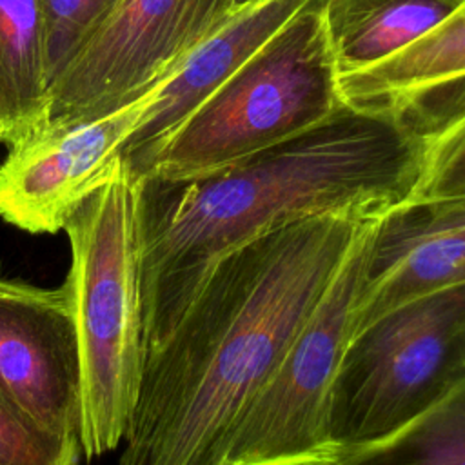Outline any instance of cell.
<instances>
[{
	"label": "cell",
	"mask_w": 465,
	"mask_h": 465,
	"mask_svg": "<svg viewBox=\"0 0 465 465\" xmlns=\"http://www.w3.org/2000/svg\"><path fill=\"white\" fill-rule=\"evenodd\" d=\"M425 147L401 113L347 102L322 124L218 169L131 176L145 351L167 338L234 249L298 218L376 216L411 198Z\"/></svg>",
	"instance_id": "obj_1"
},
{
	"label": "cell",
	"mask_w": 465,
	"mask_h": 465,
	"mask_svg": "<svg viewBox=\"0 0 465 465\" xmlns=\"http://www.w3.org/2000/svg\"><path fill=\"white\" fill-rule=\"evenodd\" d=\"M372 218H298L223 256L145 351L118 465H225L242 416Z\"/></svg>",
	"instance_id": "obj_2"
},
{
	"label": "cell",
	"mask_w": 465,
	"mask_h": 465,
	"mask_svg": "<svg viewBox=\"0 0 465 465\" xmlns=\"http://www.w3.org/2000/svg\"><path fill=\"white\" fill-rule=\"evenodd\" d=\"M64 287L78 340L82 454L114 450L125 434L145 360L134 225V182L124 158L64 225Z\"/></svg>",
	"instance_id": "obj_3"
},
{
	"label": "cell",
	"mask_w": 465,
	"mask_h": 465,
	"mask_svg": "<svg viewBox=\"0 0 465 465\" xmlns=\"http://www.w3.org/2000/svg\"><path fill=\"white\" fill-rule=\"evenodd\" d=\"M325 0H307L180 127L133 178L193 176L292 138L347 104L329 42Z\"/></svg>",
	"instance_id": "obj_4"
},
{
	"label": "cell",
	"mask_w": 465,
	"mask_h": 465,
	"mask_svg": "<svg viewBox=\"0 0 465 465\" xmlns=\"http://www.w3.org/2000/svg\"><path fill=\"white\" fill-rule=\"evenodd\" d=\"M461 381L465 283L411 300L351 336L332 385L329 436L340 454L378 441Z\"/></svg>",
	"instance_id": "obj_5"
},
{
	"label": "cell",
	"mask_w": 465,
	"mask_h": 465,
	"mask_svg": "<svg viewBox=\"0 0 465 465\" xmlns=\"http://www.w3.org/2000/svg\"><path fill=\"white\" fill-rule=\"evenodd\" d=\"M371 222L242 416L225 465H327L338 458L340 450L329 436L331 396L354 334Z\"/></svg>",
	"instance_id": "obj_6"
},
{
	"label": "cell",
	"mask_w": 465,
	"mask_h": 465,
	"mask_svg": "<svg viewBox=\"0 0 465 465\" xmlns=\"http://www.w3.org/2000/svg\"><path fill=\"white\" fill-rule=\"evenodd\" d=\"M234 13L232 0H118L51 84L45 127L142 98Z\"/></svg>",
	"instance_id": "obj_7"
},
{
	"label": "cell",
	"mask_w": 465,
	"mask_h": 465,
	"mask_svg": "<svg viewBox=\"0 0 465 465\" xmlns=\"http://www.w3.org/2000/svg\"><path fill=\"white\" fill-rule=\"evenodd\" d=\"M0 394L40 430L80 441L78 340L64 285L0 278Z\"/></svg>",
	"instance_id": "obj_8"
},
{
	"label": "cell",
	"mask_w": 465,
	"mask_h": 465,
	"mask_svg": "<svg viewBox=\"0 0 465 465\" xmlns=\"http://www.w3.org/2000/svg\"><path fill=\"white\" fill-rule=\"evenodd\" d=\"M149 93L105 116L44 127L7 147L0 163V218L31 234L64 231L74 209L120 160Z\"/></svg>",
	"instance_id": "obj_9"
},
{
	"label": "cell",
	"mask_w": 465,
	"mask_h": 465,
	"mask_svg": "<svg viewBox=\"0 0 465 465\" xmlns=\"http://www.w3.org/2000/svg\"><path fill=\"white\" fill-rule=\"evenodd\" d=\"M465 283V196L391 205L367 231L354 332L381 314Z\"/></svg>",
	"instance_id": "obj_10"
},
{
	"label": "cell",
	"mask_w": 465,
	"mask_h": 465,
	"mask_svg": "<svg viewBox=\"0 0 465 465\" xmlns=\"http://www.w3.org/2000/svg\"><path fill=\"white\" fill-rule=\"evenodd\" d=\"M307 0H263L231 15L149 93L122 158L140 162L180 127Z\"/></svg>",
	"instance_id": "obj_11"
},
{
	"label": "cell",
	"mask_w": 465,
	"mask_h": 465,
	"mask_svg": "<svg viewBox=\"0 0 465 465\" xmlns=\"http://www.w3.org/2000/svg\"><path fill=\"white\" fill-rule=\"evenodd\" d=\"M340 85L349 104L394 109L420 134L430 113L425 138L443 107V125L449 124L465 109V2L445 22L391 58L340 74Z\"/></svg>",
	"instance_id": "obj_12"
},
{
	"label": "cell",
	"mask_w": 465,
	"mask_h": 465,
	"mask_svg": "<svg viewBox=\"0 0 465 465\" xmlns=\"http://www.w3.org/2000/svg\"><path fill=\"white\" fill-rule=\"evenodd\" d=\"M465 0H325L340 74L372 67L445 22Z\"/></svg>",
	"instance_id": "obj_13"
},
{
	"label": "cell",
	"mask_w": 465,
	"mask_h": 465,
	"mask_svg": "<svg viewBox=\"0 0 465 465\" xmlns=\"http://www.w3.org/2000/svg\"><path fill=\"white\" fill-rule=\"evenodd\" d=\"M49 76L38 0H0V133L13 147L47 124Z\"/></svg>",
	"instance_id": "obj_14"
},
{
	"label": "cell",
	"mask_w": 465,
	"mask_h": 465,
	"mask_svg": "<svg viewBox=\"0 0 465 465\" xmlns=\"http://www.w3.org/2000/svg\"><path fill=\"white\" fill-rule=\"evenodd\" d=\"M327 465H465V381L392 434Z\"/></svg>",
	"instance_id": "obj_15"
},
{
	"label": "cell",
	"mask_w": 465,
	"mask_h": 465,
	"mask_svg": "<svg viewBox=\"0 0 465 465\" xmlns=\"http://www.w3.org/2000/svg\"><path fill=\"white\" fill-rule=\"evenodd\" d=\"M45 29L49 89L82 42L109 15L118 0H38Z\"/></svg>",
	"instance_id": "obj_16"
},
{
	"label": "cell",
	"mask_w": 465,
	"mask_h": 465,
	"mask_svg": "<svg viewBox=\"0 0 465 465\" xmlns=\"http://www.w3.org/2000/svg\"><path fill=\"white\" fill-rule=\"evenodd\" d=\"M80 441L40 430L0 394V465H80Z\"/></svg>",
	"instance_id": "obj_17"
},
{
	"label": "cell",
	"mask_w": 465,
	"mask_h": 465,
	"mask_svg": "<svg viewBox=\"0 0 465 465\" xmlns=\"http://www.w3.org/2000/svg\"><path fill=\"white\" fill-rule=\"evenodd\" d=\"M416 198L465 196V109L427 138Z\"/></svg>",
	"instance_id": "obj_18"
},
{
	"label": "cell",
	"mask_w": 465,
	"mask_h": 465,
	"mask_svg": "<svg viewBox=\"0 0 465 465\" xmlns=\"http://www.w3.org/2000/svg\"><path fill=\"white\" fill-rule=\"evenodd\" d=\"M258 2H263V0H232L236 11H240V9H243V7H249V5H252V4H258Z\"/></svg>",
	"instance_id": "obj_19"
},
{
	"label": "cell",
	"mask_w": 465,
	"mask_h": 465,
	"mask_svg": "<svg viewBox=\"0 0 465 465\" xmlns=\"http://www.w3.org/2000/svg\"><path fill=\"white\" fill-rule=\"evenodd\" d=\"M0 142H2V133H0Z\"/></svg>",
	"instance_id": "obj_20"
}]
</instances>
